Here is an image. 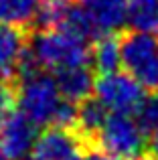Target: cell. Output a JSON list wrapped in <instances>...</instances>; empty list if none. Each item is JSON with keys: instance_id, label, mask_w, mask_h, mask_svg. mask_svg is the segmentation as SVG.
I'll use <instances>...</instances> for the list:
<instances>
[{"instance_id": "cell-1", "label": "cell", "mask_w": 158, "mask_h": 160, "mask_svg": "<svg viewBox=\"0 0 158 160\" xmlns=\"http://www.w3.org/2000/svg\"><path fill=\"white\" fill-rule=\"evenodd\" d=\"M28 51L37 59L41 69L55 73L65 67L89 65L91 45L61 28H43L28 31Z\"/></svg>"}, {"instance_id": "cell-2", "label": "cell", "mask_w": 158, "mask_h": 160, "mask_svg": "<svg viewBox=\"0 0 158 160\" xmlns=\"http://www.w3.org/2000/svg\"><path fill=\"white\" fill-rule=\"evenodd\" d=\"M55 75L51 71H37L16 81V106L37 128L53 126L61 103Z\"/></svg>"}, {"instance_id": "cell-3", "label": "cell", "mask_w": 158, "mask_h": 160, "mask_svg": "<svg viewBox=\"0 0 158 160\" xmlns=\"http://www.w3.org/2000/svg\"><path fill=\"white\" fill-rule=\"evenodd\" d=\"M122 67L148 93L158 91V41L152 32L134 31L120 37Z\"/></svg>"}, {"instance_id": "cell-4", "label": "cell", "mask_w": 158, "mask_h": 160, "mask_svg": "<svg viewBox=\"0 0 158 160\" xmlns=\"http://www.w3.org/2000/svg\"><path fill=\"white\" fill-rule=\"evenodd\" d=\"M93 148L116 160H134L148 150L146 132L130 113H111L99 130Z\"/></svg>"}, {"instance_id": "cell-5", "label": "cell", "mask_w": 158, "mask_h": 160, "mask_svg": "<svg viewBox=\"0 0 158 160\" xmlns=\"http://www.w3.org/2000/svg\"><path fill=\"white\" fill-rule=\"evenodd\" d=\"M93 93L103 108L111 113H130L134 116L146 99V89L130 73H103L95 79Z\"/></svg>"}, {"instance_id": "cell-6", "label": "cell", "mask_w": 158, "mask_h": 160, "mask_svg": "<svg viewBox=\"0 0 158 160\" xmlns=\"http://www.w3.org/2000/svg\"><path fill=\"white\" fill-rule=\"evenodd\" d=\"M85 150V142L73 128L47 126L37 136L31 160H79Z\"/></svg>"}, {"instance_id": "cell-7", "label": "cell", "mask_w": 158, "mask_h": 160, "mask_svg": "<svg viewBox=\"0 0 158 160\" xmlns=\"http://www.w3.org/2000/svg\"><path fill=\"white\" fill-rule=\"evenodd\" d=\"M37 136H39V128L22 112L14 109L0 130V150L8 156V160L24 158L32 150Z\"/></svg>"}, {"instance_id": "cell-8", "label": "cell", "mask_w": 158, "mask_h": 160, "mask_svg": "<svg viewBox=\"0 0 158 160\" xmlns=\"http://www.w3.org/2000/svg\"><path fill=\"white\" fill-rule=\"evenodd\" d=\"M28 45V31L0 22V77L16 81V69Z\"/></svg>"}, {"instance_id": "cell-9", "label": "cell", "mask_w": 158, "mask_h": 160, "mask_svg": "<svg viewBox=\"0 0 158 160\" xmlns=\"http://www.w3.org/2000/svg\"><path fill=\"white\" fill-rule=\"evenodd\" d=\"M53 75H55L57 89H59L63 99H69L73 103H81L83 99L91 98V93H93L95 75H93V69H89L87 65L65 67V69L55 71Z\"/></svg>"}, {"instance_id": "cell-10", "label": "cell", "mask_w": 158, "mask_h": 160, "mask_svg": "<svg viewBox=\"0 0 158 160\" xmlns=\"http://www.w3.org/2000/svg\"><path fill=\"white\" fill-rule=\"evenodd\" d=\"M107 116H110L107 109L103 108V103L97 98H87L77 106V118H75L73 130L85 142L87 148H93L95 146V138H97L99 130L103 128Z\"/></svg>"}, {"instance_id": "cell-11", "label": "cell", "mask_w": 158, "mask_h": 160, "mask_svg": "<svg viewBox=\"0 0 158 160\" xmlns=\"http://www.w3.org/2000/svg\"><path fill=\"white\" fill-rule=\"evenodd\" d=\"M101 32H116L128 22V0H79Z\"/></svg>"}, {"instance_id": "cell-12", "label": "cell", "mask_w": 158, "mask_h": 160, "mask_svg": "<svg viewBox=\"0 0 158 160\" xmlns=\"http://www.w3.org/2000/svg\"><path fill=\"white\" fill-rule=\"evenodd\" d=\"M89 63L99 75L118 71L122 65L120 57V35L118 32H103L91 43Z\"/></svg>"}, {"instance_id": "cell-13", "label": "cell", "mask_w": 158, "mask_h": 160, "mask_svg": "<svg viewBox=\"0 0 158 160\" xmlns=\"http://www.w3.org/2000/svg\"><path fill=\"white\" fill-rule=\"evenodd\" d=\"M39 8L41 0H0V22L32 31Z\"/></svg>"}, {"instance_id": "cell-14", "label": "cell", "mask_w": 158, "mask_h": 160, "mask_svg": "<svg viewBox=\"0 0 158 160\" xmlns=\"http://www.w3.org/2000/svg\"><path fill=\"white\" fill-rule=\"evenodd\" d=\"M128 24L134 31H158V0H130L128 2Z\"/></svg>"}, {"instance_id": "cell-15", "label": "cell", "mask_w": 158, "mask_h": 160, "mask_svg": "<svg viewBox=\"0 0 158 160\" xmlns=\"http://www.w3.org/2000/svg\"><path fill=\"white\" fill-rule=\"evenodd\" d=\"M134 118L146 134L158 132V91H154L150 98L144 99L138 112L134 113Z\"/></svg>"}, {"instance_id": "cell-16", "label": "cell", "mask_w": 158, "mask_h": 160, "mask_svg": "<svg viewBox=\"0 0 158 160\" xmlns=\"http://www.w3.org/2000/svg\"><path fill=\"white\" fill-rule=\"evenodd\" d=\"M16 109V81L0 79V130L6 118Z\"/></svg>"}, {"instance_id": "cell-17", "label": "cell", "mask_w": 158, "mask_h": 160, "mask_svg": "<svg viewBox=\"0 0 158 160\" xmlns=\"http://www.w3.org/2000/svg\"><path fill=\"white\" fill-rule=\"evenodd\" d=\"M79 160H116V158H111L110 154L101 152V150H97V148H87L85 152L81 154Z\"/></svg>"}, {"instance_id": "cell-18", "label": "cell", "mask_w": 158, "mask_h": 160, "mask_svg": "<svg viewBox=\"0 0 158 160\" xmlns=\"http://www.w3.org/2000/svg\"><path fill=\"white\" fill-rule=\"evenodd\" d=\"M148 150H150V154L158 160V132L152 134V140H150V144H148Z\"/></svg>"}, {"instance_id": "cell-19", "label": "cell", "mask_w": 158, "mask_h": 160, "mask_svg": "<svg viewBox=\"0 0 158 160\" xmlns=\"http://www.w3.org/2000/svg\"><path fill=\"white\" fill-rule=\"evenodd\" d=\"M134 160H156V158L152 156V154H148V156H146V154H142L140 158H134Z\"/></svg>"}, {"instance_id": "cell-20", "label": "cell", "mask_w": 158, "mask_h": 160, "mask_svg": "<svg viewBox=\"0 0 158 160\" xmlns=\"http://www.w3.org/2000/svg\"><path fill=\"white\" fill-rule=\"evenodd\" d=\"M0 160H8V156H6V154L2 152V150H0Z\"/></svg>"}, {"instance_id": "cell-21", "label": "cell", "mask_w": 158, "mask_h": 160, "mask_svg": "<svg viewBox=\"0 0 158 160\" xmlns=\"http://www.w3.org/2000/svg\"><path fill=\"white\" fill-rule=\"evenodd\" d=\"M18 160H31V158H27V156H24V158H18Z\"/></svg>"}, {"instance_id": "cell-22", "label": "cell", "mask_w": 158, "mask_h": 160, "mask_svg": "<svg viewBox=\"0 0 158 160\" xmlns=\"http://www.w3.org/2000/svg\"><path fill=\"white\" fill-rule=\"evenodd\" d=\"M0 79H2V77H0Z\"/></svg>"}, {"instance_id": "cell-23", "label": "cell", "mask_w": 158, "mask_h": 160, "mask_svg": "<svg viewBox=\"0 0 158 160\" xmlns=\"http://www.w3.org/2000/svg\"><path fill=\"white\" fill-rule=\"evenodd\" d=\"M156 41H158V39H156Z\"/></svg>"}]
</instances>
